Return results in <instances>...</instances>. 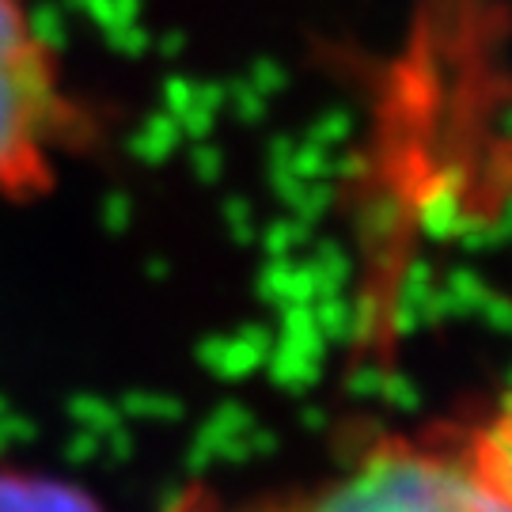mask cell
<instances>
[{
    "label": "cell",
    "mask_w": 512,
    "mask_h": 512,
    "mask_svg": "<svg viewBox=\"0 0 512 512\" xmlns=\"http://www.w3.org/2000/svg\"><path fill=\"white\" fill-rule=\"evenodd\" d=\"M266 512H512L486 478L467 418L384 429L308 490L262 497Z\"/></svg>",
    "instance_id": "obj_1"
},
{
    "label": "cell",
    "mask_w": 512,
    "mask_h": 512,
    "mask_svg": "<svg viewBox=\"0 0 512 512\" xmlns=\"http://www.w3.org/2000/svg\"><path fill=\"white\" fill-rule=\"evenodd\" d=\"M92 129L31 0H0V198H42Z\"/></svg>",
    "instance_id": "obj_2"
},
{
    "label": "cell",
    "mask_w": 512,
    "mask_h": 512,
    "mask_svg": "<svg viewBox=\"0 0 512 512\" xmlns=\"http://www.w3.org/2000/svg\"><path fill=\"white\" fill-rule=\"evenodd\" d=\"M467 429H471V444H475L482 471L512 509V384L497 395L494 403L471 410Z\"/></svg>",
    "instance_id": "obj_3"
},
{
    "label": "cell",
    "mask_w": 512,
    "mask_h": 512,
    "mask_svg": "<svg viewBox=\"0 0 512 512\" xmlns=\"http://www.w3.org/2000/svg\"><path fill=\"white\" fill-rule=\"evenodd\" d=\"M0 512H95L80 494L57 482L0 475Z\"/></svg>",
    "instance_id": "obj_4"
},
{
    "label": "cell",
    "mask_w": 512,
    "mask_h": 512,
    "mask_svg": "<svg viewBox=\"0 0 512 512\" xmlns=\"http://www.w3.org/2000/svg\"><path fill=\"white\" fill-rule=\"evenodd\" d=\"M167 512H266L262 501H232V497L217 494V490H205V486H190L186 494H179Z\"/></svg>",
    "instance_id": "obj_5"
}]
</instances>
